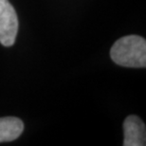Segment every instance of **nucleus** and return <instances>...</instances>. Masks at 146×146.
Returning <instances> with one entry per match:
<instances>
[{
    "mask_svg": "<svg viewBox=\"0 0 146 146\" xmlns=\"http://www.w3.org/2000/svg\"><path fill=\"white\" fill-rule=\"evenodd\" d=\"M18 33V17L9 0H0V43L13 46Z\"/></svg>",
    "mask_w": 146,
    "mask_h": 146,
    "instance_id": "f03ea898",
    "label": "nucleus"
},
{
    "mask_svg": "<svg viewBox=\"0 0 146 146\" xmlns=\"http://www.w3.org/2000/svg\"><path fill=\"white\" fill-rule=\"evenodd\" d=\"M124 146H144L146 143V128L138 116L131 115L124 119Z\"/></svg>",
    "mask_w": 146,
    "mask_h": 146,
    "instance_id": "7ed1b4c3",
    "label": "nucleus"
},
{
    "mask_svg": "<svg viewBox=\"0 0 146 146\" xmlns=\"http://www.w3.org/2000/svg\"><path fill=\"white\" fill-rule=\"evenodd\" d=\"M114 63L126 68H145L146 41L139 35H127L119 38L110 49Z\"/></svg>",
    "mask_w": 146,
    "mask_h": 146,
    "instance_id": "f257e3e1",
    "label": "nucleus"
},
{
    "mask_svg": "<svg viewBox=\"0 0 146 146\" xmlns=\"http://www.w3.org/2000/svg\"><path fill=\"white\" fill-rule=\"evenodd\" d=\"M24 130V123L15 117L0 118V142L13 141L18 139Z\"/></svg>",
    "mask_w": 146,
    "mask_h": 146,
    "instance_id": "20e7f679",
    "label": "nucleus"
}]
</instances>
